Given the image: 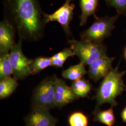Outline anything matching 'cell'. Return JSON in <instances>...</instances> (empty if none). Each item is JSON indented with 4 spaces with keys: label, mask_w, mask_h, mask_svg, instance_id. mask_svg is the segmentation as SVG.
Wrapping results in <instances>:
<instances>
[{
    "label": "cell",
    "mask_w": 126,
    "mask_h": 126,
    "mask_svg": "<svg viewBox=\"0 0 126 126\" xmlns=\"http://www.w3.org/2000/svg\"><path fill=\"white\" fill-rule=\"evenodd\" d=\"M125 91H126V88H125Z\"/></svg>",
    "instance_id": "obj_25"
},
{
    "label": "cell",
    "mask_w": 126,
    "mask_h": 126,
    "mask_svg": "<svg viewBox=\"0 0 126 126\" xmlns=\"http://www.w3.org/2000/svg\"><path fill=\"white\" fill-rule=\"evenodd\" d=\"M114 59L106 55L91 63L87 72L90 79L94 82H97L105 78L112 69Z\"/></svg>",
    "instance_id": "obj_8"
},
{
    "label": "cell",
    "mask_w": 126,
    "mask_h": 126,
    "mask_svg": "<svg viewBox=\"0 0 126 126\" xmlns=\"http://www.w3.org/2000/svg\"><path fill=\"white\" fill-rule=\"evenodd\" d=\"M85 65L81 62L68 68L63 71L62 75L63 78L72 81L82 79L86 73Z\"/></svg>",
    "instance_id": "obj_13"
},
{
    "label": "cell",
    "mask_w": 126,
    "mask_h": 126,
    "mask_svg": "<svg viewBox=\"0 0 126 126\" xmlns=\"http://www.w3.org/2000/svg\"><path fill=\"white\" fill-rule=\"evenodd\" d=\"M13 74L9 53L0 52V79L11 76Z\"/></svg>",
    "instance_id": "obj_17"
},
{
    "label": "cell",
    "mask_w": 126,
    "mask_h": 126,
    "mask_svg": "<svg viewBox=\"0 0 126 126\" xmlns=\"http://www.w3.org/2000/svg\"><path fill=\"white\" fill-rule=\"evenodd\" d=\"M121 116L123 122L126 123V106L122 111V113H121Z\"/></svg>",
    "instance_id": "obj_22"
},
{
    "label": "cell",
    "mask_w": 126,
    "mask_h": 126,
    "mask_svg": "<svg viewBox=\"0 0 126 126\" xmlns=\"http://www.w3.org/2000/svg\"><path fill=\"white\" fill-rule=\"evenodd\" d=\"M56 126L55 125V124H54V125H51V126Z\"/></svg>",
    "instance_id": "obj_24"
},
{
    "label": "cell",
    "mask_w": 126,
    "mask_h": 126,
    "mask_svg": "<svg viewBox=\"0 0 126 126\" xmlns=\"http://www.w3.org/2000/svg\"><path fill=\"white\" fill-rule=\"evenodd\" d=\"M74 56L73 51L70 47L64 48L50 57L52 66L57 68L62 67L68 58Z\"/></svg>",
    "instance_id": "obj_16"
},
{
    "label": "cell",
    "mask_w": 126,
    "mask_h": 126,
    "mask_svg": "<svg viewBox=\"0 0 126 126\" xmlns=\"http://www.w3.org/2000/svg\"><path fill=\"white\" fill-rule=\"evenodd\" d=\"M5 17L20 40L36 42L43 37L46 23L37 0H4Z\"/></svg>",
    "instance_id": "obj_1"
},
{
    "label": "cell",
    "mask_w": 126,
    "mask_h": 126,
    "mask_svg": "<svg viewBox=\"0 0 126 126\" xmlns=\"http://www.w3.org/2000/svg\"><path fill=\"white\" fill-rule=\"evenodd\" d=\"M124 57H125V59L126 60V47L125 48V50H124Z\"/></svg>",
    "instance_id": "obj_23"
},
{
    "label": "cell",
    "mask_w": 126,
    "mask_h": 126,
    "mask_svg": "<svg viewBox=\"0 0 126 126\" xmlns=\"http://www.w3.org/2000/svg\"><path fill=\"white\" fill-rule=\"evenodd\" d=\"M55 120L48 109L35 108L26 119V126H50L55 124Z\"/></svg>",
    "instance_id": "obj_11"
},
{
    "label": "cell",
    "mask_w": 126,
    "mask_h": 126,
    "mask_svg": "<svg viewBox=\"0 0 126 126\" xmlns=\"http://www.w3.org/2000/svg\"><path fill=\"white\" fill-rule=\"evenodd\" d=\"M68 43L74 55L85 65L89 66L100 57L107 55V47L103 44L74 39L68 40Z\"/></svg>",
    "instance_id": "obj_4"
},
{
    "label": "cell",
    "mask_w": 126,
    "mask_h": 126,
    "mask_svg": "<svg viewBox=\"0 0 126 126\" xmlns=\"http://www.w3.org/2000/svg\"><path fill=\"white\" fill-rule=\"evenodd\" d=\"M99 0H79V4L81 9V14L79 16L80 25H86L87 21L91 16L94 17L97 16L95 12L97 9Z\"/></svg>",
    "instance_id": "obj_12"
},
{
    "label": "cell",
    "mask_w": 126,
    "mask_h": 126,
    "mask_svg": "<svg viewBox=\"0 0 126 126\" xmlns=\"http://www.w3.org/2000/svg\"><path fill=\"white\" fill-rule=\"evenodd\" d=\"M16 34L13 26L4 19L0 23V52L9 53L16 43L15 36Z\"/></svg>",
    "instance_id": "obj_9"
},
{
    "label": "cell",
    "mask_w": 126,
    "mask_h": 126,
    "mask_svg": "<svg viewBox=\"0 0 126 126\" xmlns=\"http://www.w3.org/2000/svg\"><path fill=\"white\" fill-rule=\"evenodd\" d=\"M50 66H52L50 57H39L32 60L30 68L33 74L38 73Z\"/></svg>",
    "instance_id": "obj_18"
},
{
    "label": "cell",
    "mask_w": 126,
    "mask_h": 126,
    "mask_svg": "<svg viewBox=\"0 0 126 126\" xmlns=\"http://www.w3.org/2000/svg\"><path fill=\"white\" fill-rule=\"evenodd\" d=\"M95 119L96 121L107 126H113L115 122V117L113 108L98 112L95 114Z\"/></svg>",
    "instance_id": "obj_19"
},
{
    "label": "cell",
    "mask_w": 126,
    "mask_h": 126,
    "mask_svg": "<svg viewBox=\"0 0 126 126\" xmlns=\"http://www.w3.org/2000/svg\"><path fill=\"white\" fill-rule=\"evenodd\" d=\"M109 7L116 10L117 14L120 16L126 15V0H105Z\"/></svg>",
    "instance_id": "obj_21"
},
{
    "label": "cell",
    "mask_w": 126,
    "mask_h": 126,
    "mask_svg": "<svg viewBox=\"0 0 126 126\" xmlns=\"http://www.w3.org/2000/svg\"><path fill=\"white\" fill-rule=\"evenodd\" d=\"M17 80L15 77H8L0 79V99H3L11 94L18 86Z\"/></svg>",
    "instance_id": "obj_14"
},
{
    "label": "cell",
    "mask_w": 126,
    "mask_h": 126,
    "mask_svg": "<svg viewBox=\"0 0 126 126\" xmlns=\"http://www.w3.org/2000/svg\"><path fill=\"white\" fill-rule=\"evenodd\" d=\"M119 16L117 14L113 16L95 17L94 22L91 26L80 33L81 40L102 44L105 39L111 35Z\"/></svg>",
    "instance_id": "obj_3"
},
{
    "label": "cell",
    "mask_w": 126,
    "mask_h": 126,
    "mask_svg": "<svg viewBox=\"0 0 126 126\" xmlns=\"http://www.w3.org/2000/svg\"><path fill=\"white\" fill-rule=\"evenodd\" d=\"M74 0H65L63 4L54 13L50 14L44 13V21L46 24L51 22H57L62 27L66 36H71L70 24L73 16L75 8Z\"/></svg>",
    "instance_id": "obj_7"
},
{
    "label": "cell",
    "mask_w": 126,
    "mask_h": 126,
    "mask_svg": "<svg viewBox=\"0 0 126 126\" xmlns=\"http://www.w3.org/2000/svg\"><path fill=\"white\" fill-rule=\"evenodd\" d=\"M77 97L71 87L68 86L63 80L58 78L56 83L54 94L55 107H62L72 102Z\"/></svg>",
    "instance_id": "obj_10"
},
{
    "label": "cell",
    "mask_w": 126,
    "mask_h": 126,
    "mask_svg": "<svg viewBox=\"0 0 126 126\" xmlns=\"http://www.w3.org/2000/svg\"><path fill=\"white\" fill-rule=\"evenodd\" d=\"M126 73V71L120 72L118 66L112 68L97 91L95 98L98 106L105 103L109 104L112 107L117 105L116 97L125 90L123 77Z\"/></svg>",
    "instance_id": "obj_2"
},
{
    "label": "cell",
    "mask_w": 126,
    "mask_h": 126,
    "mask_svg": "<svg viewBox=\"0 0 126 126\" xmlns=\"http://www.w3.org/2000/svg\"><path fill=\"white\" fill-rule=\"evenodd\" d=\"M22 42V41L19 40L9 52L13 74L16 79H22L32 74L30 65L33 59L28 58L23 54Z\"/></svg>",
    "instance_id": "obj_6"
},
{
    "label": "cell",
    "mask_w": 126,
    "mask_h": 126,
    "mask_svg": "<svg viewBox=\"0 0 126 126\" xmlns=\"http://www.w3.org/2000/svg\"><path fill=\"white\" fill-rule=\"evenodd\" d=\"M57 79L55 75L47 77L36 87L33 95V102L36 108L48 109L55 106L54 94Z\"/></svg>",
    "instance_id": "obj_5"
},
{
    "label": "cell",
    "mask_w": 126,
    "mask_h": 126,
    "mask_svg": "<svg viewBox=\"0 0 126 126\" xmlns=\"http://www.w3.org/2000/svg\"><path fill=\"white\" fill-rule=\"evenodd\" d=\"M69 123L70 126H87L88 120L83 113L76 112L69 117Z\"/></svg>",
    "instance_id": "obj_20"
},
{
    "label": "cell",
    "mask_w": 126,
    "mask_h": 126,
    "mask_svg": "<svg viewBox=\"0 0 126 126\" xmlns=\"http://www.w3.org/2000/svg\"><path fill=\"white\" fill-rule=\"evenodd\" d=\"M71 87L77 97L84 98L89 93L91 85L89 81L82 78L73 81Z\"/></svg>",
    "instance_id": "obj_15"
}]
</instances>
